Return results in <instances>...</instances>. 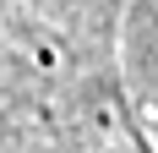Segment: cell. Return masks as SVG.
I'll return each mask as SVG.
<instances>
[{
  "mask_svg": "<svg viewBox=\"0 0 158 153\" xmlns=\"http://www.w3.org/2000/svg\"><path fill=\"white\" fill-rule=\"evenodd\" d=\"M142 153H147V142H142Z\"/></svg>",
  "mask_w": 158,
  "mask_h": 153,
  "instance_id": "obj_1",
  "label": "cell"
}]
</instances>
